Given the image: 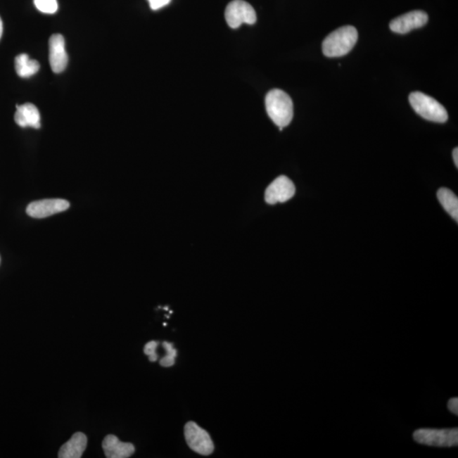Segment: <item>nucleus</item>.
Segmentation results:
<instances>
[{"instance_id": "13", "label": "nucleus", "mask_w": 458, "mask_h": 458, "mask_svg": "<svg viewBox=\"0 0 458 458\" xmlns=\"http://www.w3.org/2000/svg\"><path fill=\"white\" fill-rule=\"evenodd\" d=\"M87 443H88V439L84 433H75L72 438L61 447L58 457L60 458H80L85 452Z\"/></svg>"}, {"instance_id": "11", "label": "nucleus", "mask_w": 458, "mask_h": 458, "mask_svg": "<svg viewBox=\"0 0 458 458\" xmlns=\"http://www.w3.org/2000/svg\"><path fill=\"white\" fill-rule=\"evenodd\" d=\"M106 457L108 458H127L135 452L134 445L132 443H122L117 436H106L102 443Z\"/></svg>"}, {"instance_id": "3", "label": "nucleus", "mask_w": 458, "mask_h": 458, "mask_svg": "<svg viewBox=\"0 0 458 458\" xmlns=\"http://www.w3.org/2000/svg\"><path fill=\"white\" fill-rule=\"evenodd\" d=\"M409 102L416 113L428 121L444 123L448 120V113L445 107L427 94L412 93Z\"/></svg>"}, {"instance_id": "9", "label": "nucleus", "mask_w": 458, "mask_h": 458, "mask_svg": "<svg viewBox=\"0 0 458 458\" xmlns=\"http://www.w3.org/2000/svg\"><path fill=\"white\" fill-rule=\"evenodd\" d=\"M428 20V16L424 11H414L392 20L390 28L395 34H406L414 29L425 26Z\"/></svg>"}, {"instance_id": "15", "label": "nucleus", "mask_w": 458, "mask_h": 458, "mask_svg": "<svg viewBox=\"0 0 458 458\" xmlns=\"http://www.w3.org/2000/svg\"><path fill=\"white\" fill-rule=\"evenodd\" d=\"M437 197L441 205L452 216L454 220L458 222V199L457 196L448 189H440Z\"/></svg>"}, {"instance_id": "14", "label": "nucleus", "mask_w": 458, "mask_h": 458, "mask_svg": "<svg viewBox=\"0 0 458 458\" xmlns=\"http://www.w3.org/2000/svg\"><path fill=\"white\" fill-rule=\"evenodd\" d=\"M15 67L19 77L27 78L39 71L40 65L38 61L32 60L27 53H20L15 57Z\"/></svg>"}, {"instance_id": "5", "label": "nucleus", "mask_w": 458, "mask_h": 458, "mask_svg": "<svg viewBox=\"0 0 458 458\" xmlns=\"http://www.w3.org/2000/svg\"><path fill=\"white\" fill-rule=\"evenodd\" d=\"M184 436L189 447L198 454L209 456L214 452V444L210 435L195 422H189L184 427Z\"/></svg>"}, {"instance_id": "21", "label": "nucleus", "mask_w": 458, "mask_h": 458, "mask_svg": "<svg viewBox=\"0 0 458 458\" xmlns=\"http://www.w3.org/2000/svg\"><path fill=\"white\" fill-rule=\"evenodd\" d=\"M453 160L454 163H455L456 167H458V148H455L453 151Z\"/></svg>"}, {"instance_id": "2", "label": "nucleus", "mask_w": 458, "mask_h": 458, "mask_svg": "<svg viewBox=\"0 0 458 458\" xmlns=\"http://www.w3.org/2000/svg\"><path fill=\"white\" fill-rule=\"evenodd\" d=\"M358 39V32L352 26H345L333 31L323 43V52L329 58L341 57L352 51Z\"/></svg>"}, {"instance_id": "8", "label": "nucleus", "mask_w": 458, "mask_h": 458, "mask_svg": "<svg viewBox=\"0 0 458 458\" xmlns=\"http://www.w3.org/2000/svg\"><path fill=\"white\" fill-rule=\"evenodd\" d=\"M70 208L68 201L47 199L32 202L27 208L28 216L34 218H45L63 212Z\"/></svg>"}, {"instance_id": "19", "label": "nucleus", "mask_w": 458, "mask_h": 458, "mask_svg": "<svg viewBox=\"0 0 458 458\" xmlns=\"http://www.w3.org/2000/svg\"><path fill=\"white\" fill-rule=\"evenodd\" d=\"M148 1L150 3V6L153 11H158L169 5L171 0H148Z\"/></svg>"}, {"instance_id": "20", "label": "nucleus", "mask_w": 458, "mask_h": 458, "mask_svg": "<svg viewBox=\"0 0 458 458\" xmlns=\"http://www.w3.org/2000/svg\"><path fill=\"white\" fill-rule=\"evenodd\" d=\"M448 408L449 410L452 412L453 414H458V398H452L448 402Z\"/></svg>"}, {"instance_id": "22", "label": "nucleus", "mask_w": 458, "mask_h": 458, "mask_svg": "<svg viewBox=\"0 0 458 458\" xmlns=\"http://www.w3.org/2000/svg\"><path fill=\"white\" fill-rule=\"evenodd\" d=\"M3 35V22L1 18H0V39H1Z\"/></svg>"}, {"instance_id": "17", "label": "nucleus", "mask_w": 458, "mask_h": 458, "mask_svg": "<svg viewBox=\"0 0 458 458\" xmlns=\"http://www.w3.org/2000/svg\"><path fill=\"white\" fill-rule=\"evenodd\" d=\"M34 5L44 14H55L58 10L57 0H34Z\"/></svg>"}, {"instance_id": "10", "label": "nucleus", "mask_w": 458, "mask_h": 458, "mask_svg": "<svg viewBox=\"0 0 458 458\" xmlns=\"http://www.w3.org/2000/svg\"><path fill=\"white\" fill-rule=\"evenodd\" d=\"M49 64L52 71L55 73L63 72L68 63L64 37L61 34L52 35L49 39Z\"/></svg>"}, {"instance_id": "4", "label": "nucleus", "mask_w": 458, "mask_h": 458, "mask_svg": "<svg viewBox=\"0 0 458 458\" xmlns=\"http://www.w3.org/2000/svg\"><path fill=\"white\" fill-rule=\"evenodd\" d=\"M416 443L431 447H452L458 445V428H419L414 433Z\"/></svg>"}, {"instance_id": "12", "label": "nucleus", "mask_w": 458, "mask_h": 458, "mask_svg": "<svg viewBox=\"0 0 458 458\" xmlns=\"http://www.w3.org/2000/svg\"><path fill=\"white\" fill-rule=\"evenodd\" d=\"M15 121L16 125L22 127H29L39 129L41 127L39 111L31 103L16 106Z\"/></svg>"}, {"instance_id": "16", "label": "nucleus", "mask_w": 458, "mask_h": 458, "mask_svg": "<svg viewBox=\"0 0 458 458\" xmlns=\"http://www.w3.org/2000/svg\"><path fill=\"white\" fill-rule=\"evenodd\" d=\"M163 345L164 349L166 350L167 355L160 361V364L164 367V368H169V367L175 364V359L177 357V350L173 348V344L169 343V342L164 341Z\"/></svg>"}, {"instance_id": "18", "label": "nucleus", "mask_w": 458, "mask_h": 458, "mask_svg": "<svg viewBox=\"0 0 458 458\" xmlns=\"http://www.w3.org/2000/svg\"><path fill=\"white\" fill-rule=\"evenodd\" d=\"M159 345L158 341H152L148 342L144 346V352L148 357V360L151 362H155L158 359V355L156 353V349Z\"/></svg>"}, {"instance_id": "7", "label": "nucleus", "mask_w": 458, "mask_h": 458, "mask_svg": "<svg viewBox=\"0 0 458 458\" xmlns=\"http://www.w3.org/2000/svg\"><path fill=\"white\" fill-rule=\"evenodd\" d=\"M295 193L293 182L286 176H280L267 187L265 200L267 204L275 205L290 201Z\"/></svg>"}, {"instance_id": "1", "label": "nucleus", "mask_w": 458, "mask_h": 458, "mask_svg": "<svg viewBox=\"0 0 458 458\" xmlns=\"http://www.w3.org/2000/svg\"><path fill=\"white\" fill-rule=\"evenodd\" d=\"M266 110L272 121L282 131L292 121L294 106L290 96L280 89H272L265 98Z\"/></svg>"}, {"instance_id": "6", "label": "nucleus", "mask_w": 458, "mask_h": 458, "mask_svg": "<svg viewBox=\"0 0 458 458\" xmlns=\"http://www.w3.org/2000/svg\"><path fill=\"white\" fill-rule=\"evenodd\" d=\"M225 19L231 28H238L243 23L253 25L257 22V13L249 3L234 0L226 8Z\"/></svg>"}]
</instances>
